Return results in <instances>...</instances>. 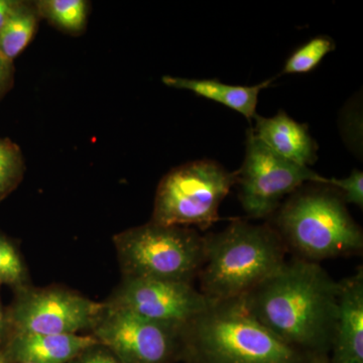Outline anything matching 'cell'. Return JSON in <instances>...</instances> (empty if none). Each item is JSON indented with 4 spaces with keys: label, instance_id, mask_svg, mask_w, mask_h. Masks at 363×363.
<instances>
[{
    "label": "cell",
    "instance_id": "cell-1",
    "mask_svg": "<svg viewBox=\"0 0 363 363\" xmlns=\"http://www.w3.org/2000/svg\"><path fill=\"white\" fill-rule=\"evenodd\" d=\"M338 295L339 281L316 262L297 257L241 300L281 340L322 362L331 350Z\"/></svg>",
    "mask_w": 363,
    "mask_h": 363
},
{
    "label": "cell",
    "instance_id": "cell-2",
    "mask_svg": "<svg viewBox=\"0 0 363 363\" xmlns=\"http://www.w3.org/2000/svg\"><path fill=\"white\" fill-rule=\"evenodd\" d=\"M182 353L190 363H322L274 335L241 298L214 302L184 327Z\"/></svg>",
    "mask_w": 363,
    "mask_h": 363
},
{
    "label": "cell",
    "instance_id": "cell-3",
    "mask_svg": "<svg viewBox=\"0 0 363 363\" xmlns=\"http://www.w3.org/2000/svg\"><path fill=\"white\" fill-rule=\"evenodd\" d=\"M286 250L285 241L271 227L233 222L205 238L200 292L212 302L243 298L284 266Z\"/></svg>",
    "mask_w": 363,
    "mask_h": 363
},
{
    "label": "cell",
    "instance_id": "cell-4",
    "mask_svg": "<svg viewBox=\"0 0 363 363\" xmlns=\"http://www.w3.org/2000/svg\"><path fill=\"white\" fill-rule=\"evenodd\" d=\"M277 225L286 245L310 262L353 255L363 247L362 228L335 193H298L281 208Z\"/></svg>",
    "mask_w": 363,
    "mask_h": 363
},
{
    "label": "cell",
    "instance_id": "cell-5",
    "mask_svg": "<svg viewBox=\"0 0 363 363\" xmlns=\"http://www.w3.org/2000/svg\"><path fill=\"white\" fill-rule=\"evenodd\" d=\"M124 278L192 281L205 259V238L188 227L149 222L113 238Z\"/></svg>",
    "mask_w": 363,
    "mask_h": 363
},
{
    "label": "cell",
    "instance_id": "cell-6",
    "mask_svg": "<svg viewBox=\"0 0 363 363\" xmlns=\"http://www.w3.org/2000/svg\"><path fill=\"white\" fill-rule=\"evenodd\" d=\"M238 179L207 160L177 167L157 186L152 222L208 228L218 220L219 207Z\"/></svg>",
    "mask_w": 363,
    "mask_h": 363
},
{
    "label": "cell",
    "instance_id": "cell-7",
    "mask_svg": "<svg viewBox=\"0 0 363 363\" xmlns=\"http://www.w3.org/2000/svg\"><path fill=\"white\" fill-rule=\"evenodd\" d=\"M6 309L9 336L13 334H78L92 330L104 303L61 288H33L14 291Z\"/></svg>",
    "mask_w": 363,
    "mask_h": 363
},
{
    "label": "cell",
    "instance_id": "cell-8",
    "mask_svg": "<svg viewBox=\"0 0 363 363\" xmlns=\"http://www.w3.org/2000/svg\"><path fill=\"white\" fill-rule=\"evenodd\" d=\"M238 176L241 203L253 218H264L276 211L281 200L306 182L328 184L329 180L307 167L279 157L252 131L248 133L245 159Z\"/></svg>",
    "mask_w": 363,
    "mask_h": 363
},
{
    "label": "cell",
    "instance_id": "cell-9",
    "mask_svg": "<svg viewBox=\"0 0 363 363\" xmlns=\"http://www.w3.org/2000/svg\"><path fill=\"white\" fill-rule=\"evenodd\" d=\"M182 330L105 303L92 328L98 342L121 363H169L182 352Z\"/></svg>",
    "mask_w": 363,
    "mask_h": 363
},
{
    "label": "cell",
    "instance_id": "cell-10",
    "mask_svg": "<svg viewBox=\"0 0 363 363\" xmlns=\"http://www.w3.org/2000/svg\"><path fill=\"white\" fill-rule=\"evenodd\" d=\"M213 303L190 281L124 278L105 304L183 329Z\"/></svg>",
    "mask_w": 363,
    "mask_h": 363
},
{
    "label": "cell",
    "instance_id": "cell-11",
    "mask_svg": "<svg viewBox=\"0 0 363 363\" xmlns=\"http://www.w3.org/2000/svg\"><path fill=\"white\" fill-rule=\"evenodd\" d=\"M328 363H363V271L339 281L337 315Z\"/></svg>",
    "mask_w": 363,
    "mask_h": 363
},
{
    "label": "cell",
    "instance_id": "cell-12",
    "mask_svg": "<svg viewBox=\"0 0 363 363\" xmlns=\"http://www.w3.org/2000/svg\"><path fill=\"white\" fill-rule=\"evenodd\" d=\"M97 343L79 334H13L2 350L11 363H70Z\"/></svg>",
    "mask_w": 363,
    "mask_h": 363
},
{
    "label": "cell",
    "instance_id": "cell-13",
    "mask_svg": "<svg viewBox=\"0 0 363 363\" xmlns=\"http://www.w3.org/2000/svg\"><path fill=\"white\" fill-rule=\"evenodd\" d=\"M253 135L279 157L298 166L307 167L317 160V145L307 126L284 111L272 117L255 116Z\"/></svg>",
    "mask_w": 363,
    "mask_h": 363
},
{
    "label": "cell",
    "instance_id": "cell-14",
    "mask_svg": "<svg viewBox=\"0 0 363 363\" xmlns=\"http://www.w3.org/2000/svg\"><path fill=\"white\" fill-rule=\"evenodd\" d=\"M162 83L176 89L189 90L196 95L218 102L224 106L240 112L248 121L257 116V105L260 91L269 87L272 80L264 81L255 86H233L217 80H199L164 76Z\"/></svg>",
    "mask_w": 363,
    "mask_h": 363
},
{
    "label": "cell",
    "instance_id": "cell-15",
    "mask_svg": "<svg viewBox=\"0 0 363 363\" xmlns=\"http://www.w3.org/2000/svg\"><path fill=\"white\" fill-rule=\"evenodd\" d=\"M40 18L35 1L18 0V6L0 28V57L13 62L32 42Z\"/></svg>",
    "mask_w": 363,
    "mask_h": 363
},
{
    "label": "cell",
    "instance_id": "cell-16",
    "mask_svg": "<svg viewBox=\"0 0 363 363\" xmlns=\"http://www.w3.org/2000/svg\"><path fill=\"white\" fill-rule=\"evenodd\" d=\"M40 18L67 35H82L87 28L90 2L86 0H38Z\"/></svg>",
    "mask_w": 363,
    "mask_h": 363
},
{
    "label": "cell",
    "instance_id": "cell-17",
    "mask_svg": "<svg viewBox=\"0 0 363 363\" xmlns=\"http://www.w3.org/2000/svg\"><path fill=\"white\" fill-rule=\"evenodd\" d=\"M26 173V162L20 145L0 138V201L20 186Z\"/></svg>",
    "mask_w": 363,
    "mask_h": 363
},
{
    "label": "cell",
    "instance_id": "cell-18",
    "mask_svg": "<svg viewBox=\"0 0 363 363\" xmlns=\"http://www.w3.org/2000/svg\"><path fill=\"white\" fill-rule=\"evenodd\" d=\"M28 272L20 250L13 240L0 231V286L14 291L28 286Z\"/></svg>",
    "mask_w": 363,
    "mask_h": 363
},
{
    "label": "cell",
    "instance_id": "cell-19",
    "mask_svg": "<svg viewBox=\"0 0 363 363\" xmlns=\"http://www.w3.org/2000/svg\"><path fill=\"white\" fill-rule=\"evenodd\" d=\"M335 44L328 37H316L298 48L286 60L284 74H302L314 70L325 56L334 51Z\"/></svg>",
    "mask_w": 363,
    "mask_h": 363
},
{
    "label": "cell",
    "instance_id": "cell-20",
    "mask_svg": "<svg viewBox=\"0 0 363 363\" xmlns=\"http://www.w3.org/2000/svg\"><path fill=\"white\" fill-rule=\"evenodd\" d=\"M328 185L340 189L344 193V201L352 203L357 206H363V174L362 171L353 169L347 178L329 179Z\"/></svg>",
    "mask_w": 363,
    "mask_h": 363
},
{
    "label": "cell",
    "instance_id": "cell-21",
    "mask_svg": "<svg viewBox=\"0 0 363 363\" xmlns=\"http://www.w3.org/2000/svg\"><path fill=\"white\" fill-rule=\"evenodd\" d=\"M70 363H121L113 354L100 343L83 351Z\"/></svg>",
    "mask_w": 363,
    "mask_h": 363
},
{
    "label": "cell",
    "instance_id": "cell-22",
    "mask_svg": "<svg viewBox=\"0 0 363 363\" xmlns=\"http://www.w3.org/2000/svg\"><path fill=\"white\" fill-rule=\"evenodd\" d=\"M14 74H16V69H14L13 62L7 61L0 57V101L9 91L13 89Z\"/></svg>",
    "mask_w": 363,
    "mask_h": 363
},
{
    "label": "cell",
    "instance_id": "cell-23",
    "mask_svg": "<svg viewBox=\"0 0 363 363\" xmlns=\"http://www.w3.org/2000/svg\"><path fill=\"white\" fill-rule=\"evenodd\" d=\"M9 337V326L7 321L6 309H4L0 300V348L4 347Z\"/></svg>",
    "mask_w": 363,
    "mask_h": 363
},
{
    "label": "cell",
    "instance_id": "cell-24",
    "mask_svg": "<svg viewBox=\"0 0 363 363\" xmlns=\"http://www.w3.org/2000/svg\"><path fill=\"white\" fill-rule=\"evenodd\" d=\"M18 0H0V28L18 6Z\"/></svg>",
    "mask_w": 363,
    "mask_h": 363
},
{
    "label": "cell",
    "instance_id": "cell-25",
    "mask_svg": "<svg viewBox=\"0 0 363 363\" xmlns=\"http://www.w3.org/2000/svg\"><path fill=\"white\" fill-rule=\"evenodd\" d=\"M0 363H11L2 348H0Z\"/></svg>",
    "mask_w": 363,
    "mask_h": 363
},
{
    "label": "cell",
    "instance_id": "cell-26",
    "mask_svg": "<svg viewBox=\"0 0 363 363\" xmlns=\"http://www.w3.org/2000/svg\"><path fill=\"white\" fill-rule=\"evenodd\" d=\"M21 363H33V362H21Z\"/></svg>",
    "mask_w": 363,
    "mask_h": 363
},
{
    "label": "cell",
    "instance_id": "cell-27",
    "mask_svg": "<svg viewBox=\"0 0 363 363\" xmlns=\"http://www.w3.org/2000/svg\"><path fill=\"white\" fill-rule=\"evenodd\" d=\"M326 363H328V362H326Z\"/></svg>",
    "mask_w": 363,
    "mask_h": 363
}]
</instances>
